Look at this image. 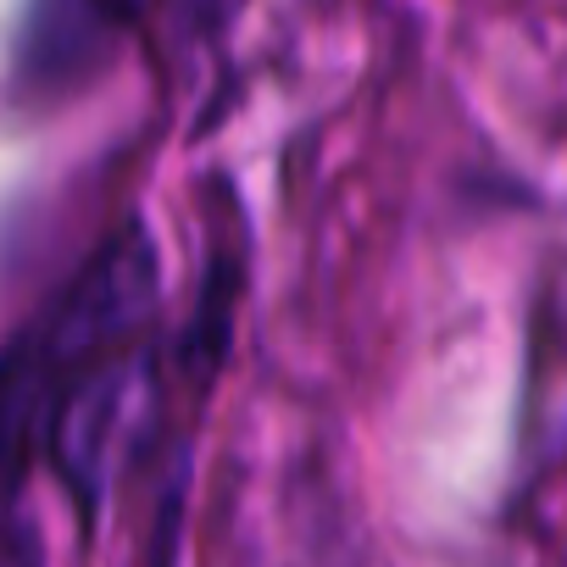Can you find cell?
Instances as JSON below:
<instances>
[{
    "mask_svg": "<svg viewBox=\"0 0 567 567\" xmlns=\"http://www.w3.org/2000/svg\"><path fill=\"white\" fill-rule=\"evenodd\" d=\"M156 296H162V256L145 217L134 212L95 245V256L79 267L62 301L45 312V323L29 340V357L56 379L95 357L128 351L134 334L151 323Z\"/></svg>",
    "mask_w": 567,
    "mask_h": 567,
    "instance_id": "obj_1",
    "label": "cell"
},
{
    "mask_svg": "<svg viewBox=\"0 0 567 567\" xmlns=\"http://www.w3.org/2000/svg\"><path fill=\"white\" fill-rule=\"evenodd\" d=\"M145 401H151V357L140 346L95 357L51 390L45 451H51V467L62 473L84 523H95L101 506L112 501V484H117L123 451L145 417Z\"/></svg>",
    "mask_w": 567,
    "mask_h": 567,
    "instance_id": "obj_2",
    "label": "cell"
},
{
    "mask_svg": "<svg viewBox=\"0 0 567 567\" xmlns=\"http://www.w3.org/2000/svg\"><path fill=\"white\" fill-rule=\"evenodd\" d=\"M112 12H90V7H51L29 18V40L18 51L23 62V84L29 90H56V84H79L90 79L106 56H112Z\"/></svg>",
    "mask_w": 567,
    "mask_h": 567,
    "instance_id": "obj_3",
    "label": "cell"
}]
</instances>
